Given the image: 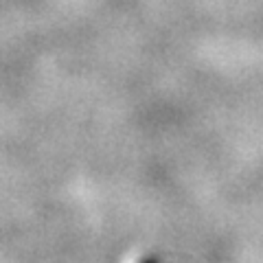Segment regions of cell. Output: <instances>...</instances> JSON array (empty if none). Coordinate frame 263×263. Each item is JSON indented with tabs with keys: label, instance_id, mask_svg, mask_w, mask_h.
<instances>
[{
	"label": "cell",
	"instance_id": "obj_1",
	"mask_svg": "<svg viewBox=\"0 0 263 263\" xmlns=\"http://www.w3.org/2000/svg\"><path fill=\"white\" fill-rule=\"evenodd\" d=\"M141 263H158L156 259H145V261H141Z\"/></svg>",
	"mask_w": 263,
	"mask_h": 263
}]
</instances>
